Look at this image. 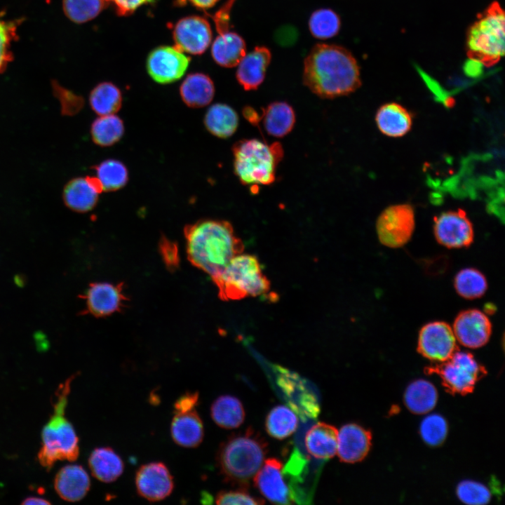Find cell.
Segmentation results:
<instances>
[{
	"label": "cell",
	"mask_w": 505,
	"mask_h": 505,
	"mask_svg": "<svg viewBox=\"0 0 505 505\" xmlns=\"http://www.w3.org/2000/svg\"><path fill=\"white\" fill-rule=\"evenodd\" d=\"M260 121L268 135L283 137L293 129L295 113L292 107L286 102L276 101L262 109Z\"/></svg>",
	"instance_id": "obj_27"
},
{
	"label": "cell",
	"mask_w": 505,
	"mask_h": 505,
	"mask_svg": "<svg viewBox=\"0 0 505 505\" xmlns=\"http://www.w3.org/2000/svg\"><path fill=\"white\" fill-rule=\"evenodd\" d=\"M175 46L184 53H203L212 41V29L208 21L201 16L189 15L180 19L174 25Z\"/></svg>",
	"instance_id": "obj_13"
},
{
	"label": "cell",
	"mask_w": 505,
	"mask_h": 505,
	"mask_svg": "<svg viewBox=\"0 0 505 505\" xmlns=\"http://www.w3.org/2000/svg\"><path fill=\"white\" fill-rule=\"evenodd\" d=\"M88 466L94 477L103 483H112L123 473L121 457L109 447L95 448L88 458Z\"/></svg>",
	"instance_id": "obj_28"
},
{
	"label": "cell",
	"mask_w": 505,
	"mask_h": 505,
	"mask_svg": "<svg viewBox=\"0 0 505 505\" xmlns=\"http://www.w3.org/2000/svg\"><path fill=\"white\" fill-rule=\"evenodd\" d=\"M433 234L437 242L447 248L469 247L474 238L472 222L460 208L443 212L435 217Z\"/></svg>",
	"instance_id": "obj_10"
},
{
	"label": "cell",
	"mask_w": 505,
	"mask_h": 505,
	"mask_svg": "<svg viewBox=\"0 0 505 505\" xmlns=\"http://www.w3.org/2000/svg\"><path fill=\"white\" fill-rule=\"evenodd\" d=\"M371 432L361 426L350 423L338 431L337 452L339 459L345 463L362 461L372 446Z\"/></svg>",
	"instance_id": "obj_17"
},
{
	"label": "cell",
	"mask_w": 505,
	"mask_h": 505,
	"mask_svg": "<svg viewBox=\"0 0 505 505\" xmlns=\"http://www.w3.org/2000/svg\"><path fill=\"white\" fill-rule=\"evenodd\" d=\"M457 496L468 505H485L491 500V493L484 485L473 480H464L457 487Z\"/></svg>",
	"instance_id": "obj_41"
},
{
	"label": "cell",
	"mask_w": 505,
	"mask_h": 505,
	"mask_svg": "<svg viewBox=\"0 0 505 505\" xmlns=\"http://www.w3.org/2000/svg\"><path fill=\"white\" fill-rule=\"evenodd\" d=\"M96 177L104 191H114L123 188L128 181V171L121 161L106 159L95 167Z\"/></svg>",
	"instance_id": "obj_35"
},
{
	"label": "cell",
	"mask_w": 505,
	"mask_h": 505,
	"mask_svg": "<svg viewBox=\"0 0 505 505\" xmlns=\"http://www.w3.org/2000/svg\"><path fill=\"white\" fill-rule=\"evenodd\" d=\"M123 133V122L115 114L100 116L90 127L92 140L100 147L114 145L121 139Z\"/></svg>",
	"instance_id": "obj_34"
},
{
	"label": "cell",
	"mask_w": 505,
	"mask_h": 505,
	"mask_svg": "<svg viewBox=\"0 0 505 505\" xmlns=\"http://www.w3.org/2000/svg\"><path fill=\"white\" fill-rule=\"evenodd\" d=\"M217 504H262L264 501L250 494L246 490H224L220 492L216 497Z\"/></svg>",
	"instance_id": "obj_42"
},
{
	"label": "cell",
	"mask_w": 505,
	"mask_h": 505,
	"mask_svg": "<svg viewBox=\"0 0 505 505\" xmlns=\"http://www.w3.org/2000/svg\"><path fill=\"white\" fill-rule=\"evenodd\" d=\"M184 104L191 108H201L209 105L215 95L214 83L206 74L195 72L186 76L180 87Z\"/></svg>",
	"instance_id": "obj_26"
},
{
	"label": "cell",
	"mask_w": 505,
	"mask_h": 505,
	"mask_svg": "<svg viewBox=\"0 0 505 505\" xmlns=\"http://www.w3.org/2000/svg\"><path fill=\"white\" fill-rule=\"evenodd\" d=\"M218 35L213 42L211 55L214 61L222 67L237 66L246 53L243 39L228 29L217 31Z\"/></svg>",
	"instance_id": "obj_24"
},
{
	"label": "cell",
	"mask_w": 505,
	"mask_h": 505,
	"mask_svg": "<svg viewBox=\"0 0 505 505\" xmlns=\"http://www.w3.org/2000/svg\"><path fill=\"white\" fill-rule=\"evenodd\" d=\"M283 464L276 458L264 461L256 473L254 483L261 494L269 501L281 504L291 503L288 488L282 475Z\"/></svg>",
	"instance_id": "obj_16"
},
{
	"label": "cell",
	"mask_w": 505,
	"mask_h": 505,
	"mask_svg": "<svg viewBox=\"0 0 505 505\" xmlns=\"http://www.w3.org/2000/svg\"><path fill=\"white\" fill-rule=\"evenodd\" d=\"M425 372L438 375L449 393L460 395L471 393L477 382L487 374L471 353L459 350L448 360L426 368Z\"/></svg>",
	"instance_id": "obj_8"
},
{
	"label": "cell",
	"mask_w": 505,
	"mask_h": 505,
	"mask_svg": "<svg viewBox=\"0 0 505 505\" xmlns=\"http://www.w3.org/2000/svg\"><path fill=\"white\" fill-rule=\"evenodd\" d=\"M454 286L456 292L463 298L474 299L482 297L487 289L485 276L479 270L466 268L455 276Z\"/></svg>",
	"instance_id": "obj_36"
},
{
	"label": "cell",
	"mask_w": 505,
	"mask_h": 505,
	"mask_svg": "<svg viewBox=\"0 0 505 505\" xmlns=\"http://www.w3.org/2000/svg\"><path fill=\"white\" fill-rule=\"evenodd\" d=\"M203 123L210 134L225 139L232 136L236 131L239 117L237 112L229 105L215 103L208 109Z\"/></svg>",
	"instance_id": "obj_29"
},
{
	"label": "cell",
	"mask_w": 505,
	"mask_h": 505,
	"mask_svg": "<svg viewBox=\"0 0 505 505\" xmlns=\"http://www.w3.org/2000/svg\"><path fill=\"white\" fill-rule=\"evenodd\" d=\"M438 400L436 387L429 381L417 379L410 383L404 394L407 408L416 415H423L434 408Z\"/></svg>",
	"instance_id": "obj_31"
},
{
	"label": "cell",
	"mask_w": 505,
	"mask_h": 505,
	"mask_svg": "<svg viewBox=\"0 0 505 505\" xmlns=\"http://www.w3.org/2000/svg\"><path fill=\"white\" fill-rule=\"evenodd\" d=\"M212 278L219 297L225 301L264 295L270 291V282L254 255H237Z\"/></svg>",
	"instance_id": "obj_7"
},
{
	"label": "cell",
	"mask_w": 505,
	"mask_h": 505,
	"mask_svg": "<svg viewBox=\"0 0 505 505\" xmlns=\"http://www.w3.org/2000/svg\"><path fill=\"white\" fill-rule=\"evenodd\" d=\"M108 6H112L118 15L128 16L140 7L153 4L156 0H105Z\"/></svg>",
	"instance_id": "obj_43"
},
{
	"label": "cell",
	"mask_w": 505,
	"mask_h": 505,
	"mask_svg": "<svg viewBox=\"0 0 505 505\" xmlns=\"http://www.w3.org/2000/svg\"><path fill=\"white\" fill-rule=\"evenodd\" d=\"M107 6L105 0H62L65 15L78 24L94 19Z\"/></svg>",
	"instance_id": "obj_37"
},
{
	"label": "cell",
	"mask_w": 505,
	"mask_h": 505,
	"mask_svg": "<svg viewBox=\"0 0 505 505\" xmlns=\"http://www.w3.org/2000/svg\"><path fill=\"white\" fill-rule=\"evenodd\" d=\"M57 494L67 501L82 499L90 487V480L87 471L79 464H69L61 468L54 479Z\"/></svg>",
	"instance_id": "obj_21"
},
{
	"label": "cell",
	"mask_w": 505,
	"mask_h": 505,
	"mask_svg": "<svg viewBox=\"0 0 505 505\" xmlns=\"http://www.w3.org/2000/svg\"><path fill=\"white\" fill-rule=\"evenodd\" d=\"M135 481L137 494L152 502L166 499L174 489L173 477L161 462L142 465L136 471Z\"/></svg>",
	"instance_id": "obj_14"
},
{
	"label": "cell",
	"mask_w": 505,
	"mask_h": 505,
	"mask_svg": "<svg viewBox=\"0 0 505 505\" xmlns=\"http://www.w3.org/2000/svg\"><path fill=\"white\" fill-rule=\"evenodd\" d=\"M50 502L47 499L39 497H28L22 501V504H50Z\"/></svg>",
	"instance_id": "obj_47"
},
{
	"label": "cell",
	"mask_w": 505,
	"mask_h": 505,
	"mask_svg": "<svg viewBox=\"0 0 505 505\" xmlns=\"http://www.w3.org/2000/svg\"><path fill=\"white\" fill-rule=\"evenodd\" d=\"M412 115L405 107L391 102L381 105L375 114V122L379 130L390 137H400L412 128Z\"/></svg>",
	"instance_id": "obj_22"
},
{
	"label": "cell",
	"mask_w": 505,
	"mask_h": 505,
	"mask_svg": "<svg viewBox=\"0 0 505 505\" xmlns=\"http://www.w3.org/2000/svg\"><path fill=\"white\" fill-rule=\"evenodd\" d=\"M184 234L189 261L212 278L244 250L243 241L225 220H199L187 225Z\"/></svg>",
	"instance_id": "obj_2"
},
{
	"label": "cell",
	"mask_w": 505,
	"mask_h": 505,
	"mask_svg": "<svg viewBox=\"0 0 505 505\" xmlns=\"http://www.w3.org/2000/svg\"><path fill=\"white\" fill-rule=\"evenodd\" d=\"M189 61L190 58L175 46H160L148 55L146 67L154 81L168 84L183 76Z\"/></svg>",
	"instance_id": "obj_12"
},
{
	"label": "cell",
	"mask_w": 505,
	"mask_h": 505,
	"mask_svg": "<svg viewBox=\"0 0 505 505\" xmlns=\"http://www.w3.org/2000/svg\"><path fill=\"white\" fill-rule=\"evenodd\" d=\"M122 93L114 83L105 81L91 90L89 102L92 109L100 116L114 114L122 105Z\"/></svg>",
	"instance_id": "obj_32"
},
{
	"label": "cell",
	"mask_w": 505,
	"mask_h": 505,
	"mask_svg": "<svg viewBox=\"0 0 505 505\" xmlns=\"http://www.w3.org/2000/svg\"><path fill=\"white\" fill-rule=\"evenodd\" d=\"M243 114L245 119L252 125H257L260 121V115L251 107H245L243 109Z\"/></svg>",
	"instance_id": "obj_45"
},
{
	"label": "cell",
	"mask_w": 505,
	"mask_h": 505,
	"mask_svg": "<svg viewBox=\"0 0 505 505\" xmlns=\"http://www.w3.org/2000/svg\"><path fill=\"white\" fill-rule=\"evenodd\" d=\"M199 399L198 393L189 391L182 394L174 403V413L182 412L195 409Z\"/></svg>",
	"instance_id": "obj_44"
},
{
	"label": "cell",
	"mask_w": 505,
	"mask_h": 505,
	"mask_svg": "<svg viewBox=\"0 0 505 505\" xmlns=\"http://www.w3.org/2000/svg\"><path fill=\"white\" fill-rule=\"evenodd\" d=\"M73 378H68L56 390L53 412L41 431L42 445L37 457L40 464L48 471L58 461H75L79 455V437L65 416Z\"/></svg>",
	"instance_id": "obj_4"
},
{
	"label": "cell",
	"mask_w": 505,
	"mask_h": 505,
	"mask_svg": "<svg viewBox=\"0 0 505 505\" xmlns=\"http://www.w3.org/2000/svg\"><path fill=\"white\" fill-rule=\"evenodd\" d=\"M283 153L278 142L268 144L255 138L241 140L232 147L234 173L241 183L249 187L254 194L260 186L275 182Z\"/></svg>",
	"instance_id": "obj_5"
},
{
	"label": "cell",
	"mask_w": 505,
	"mask_h": 505,
	"mask_svg": "<svg viewBox=\"0 0 505 505\" xmlns=\"http://www.w3.org/2000/svg\"><path fill=\"white\" fill-rule=\"evenodd\" d=\"M419 432L425 443L436 447L445 441L448 432V425L443 417L433 414L422 420Z\"/></svg>",
	"instance_id": "obj_40"
},
{
	"label": "cell",
	"mask_w": 505,
	"mask_h": 505,
	"mask_svg": "<svg viewBox=\"0 0 505 505\" xmlns=\"http://www.w3.org/2000/svg\"><path fill=\"white\" fill-rule=\"evenodd\" d=\"M298 418L296 414L285 405H277L268 413L265 419L267 433L276 439H284L297 429Z\"/></svg>",
	"instance_id": "obj_33"
},
{
	"label": "cell",
	"mask_w": 505,
	"mask_h": 505,
	"mask_svg": "<svg viewBox=\"0 0 505 505\" xmlns=\"http://www.w3.org/2000/svg\"><path fill=\"white\" fill-rule=\"evenodd\" d=\"M340 25L339 15L330 8L315 11L309 20V29L311 34L318 39L333 37L339 32Z\"/></svg>",
	"instance_id": "obj_38"
},
{
	"label": "cell",
	"mask_w": 505,
	"mask_h": 505,
	"mask_svg": "<svg viewBox=\"0 0 505 505\" xmlns=\"http://www.w3.org/2000/svg\"><path fill=\"white\" fill-rule=\"evenodd\" d=\"M22 18L6 20L0 18V74L13 60L11 44L18 39L17 30Z\"/></svg>",
	"instance_id": "obj_39"
},
{
	"label": "cell",
	"mask_w": 505,
	"mask_h": 505,
	"mask_svg": "<svg viewBox=\"0 0 505 505\" xmlns=\"http://www.w3.org/2000/svg\"><path fill=\"white\" fill-rule=\"evenodd\" d=\"M455 338L462 345L477 349L486 344L492 334V323L483 311L470 309L462 311L452 328Z\"/></svg>",
	"instance_id": "obj_15"
},
{
	"label": "cell",
	"mask_w": 505,
	"mask_h": 505,
	"mask_svg": "<svg viewBox=\"0 0 505 505\" xmlns=\"http://www.w3.org/2000/svg\"><path fill=\"white\" fill-rule=\"evenodd\" d=\"M271 59V51L264 46H257L245 53L236 73L237 81L245 90H256L262 83Z\"/></svg>",
	"instance_id": "obj_20"
},
{
	"label": "cell",
	"mask_w": 505,
	"mask_h": 505,
	"mask_svg": "<svg viewBox=\"0 0 505 505\" xmlns=\"http://www.w3.org/2000/svg\"><path fill=\"white\" fill-rule=\"evenodd\" d=\"M102 191V185L95 176L76 177L65 185L63 201L72 210L86 213L95 208Z\"/></svg>",
	"instance_id": "obj_18"
},
{
	"label": "cell",
	"mask_w": 505,
	"mask_h": 505,
	"mask_svg": "<svg viewBox=\"0 0 505 505\" xmlns=\"http://www.w3.org/2000/svg\"><path fill=\"white\" fill-rule=\"evenodd\" d=\"M83 297L88 311L99 317L118 311L125 300L121 287L107 282L90 284Z\"/></svg>",
	"instance_id": "obj_19"
},
{
	"label": "cell",
	"mask_w": 505,
	"mask_h": 505,
	"mask_svg": "<svg viewBox=\"0 0 505 505\" xmlns=\"http://www.w3.org/2000/svg\"><path fill=\"white\" fill-rule=\"evenodd\" d=\"M505 15L497 1L478 15L466 34L469 59L486 67L497 64L504 55Z\"/></svg>",
	"instance_id": "obj_6"
},
{
	"label": "cell",
	"mask_w": 505,
	"mask_h": 505,
	"mask_svg": "<svg viewBox=\"0 0 505 505\" xmlns=\"http://www.w3.org/2000/svg\"><path fill=\"white\" fill-rule=\"evenodd\" d=\"M185 2H189L194 6L206 10L213 7L220 0H180Z\"/></svg>",
	"instance_id": "obj_46"
},
{
	"label": "cell",
	"mask_w": 505,
	"mask_h": 505,
	"mask_svg": "<svg viewBox=\"0 0 505 505\" xmlns=\"http://www.w3.org/2000/svg\"><path fill=\"white\" fill-rule=\"evenodd\" d=\"M303 83L315 95L332 99L349 95L361 86L357 61L344 47L314 46L304 61Z\"/></svg>",
	"instance_id": "obj_1"
},
{
	"label": "cell",
	"mask_w": 505,
	"mask_h": 505,
	"mask_svg": "<svg viewBox=\"0 0 505 505\" xmlns=\"http://www.w3.org/2000/svg\"><path fill=\"white\" fill-rule=\"evenodd\" d=\"M210 415L217 426L231 429L243 424L245 419V410L238 398L231 395H222L212 403Z\"/></svg>",
	"instance_id": "obj_30"
},
{
	"label": "cell",
	"mask_w": 505,
	"mask_h": 505,
	"mask_svg": "<svg viewBox=\"0 0 505 505\" xmlns=\"http://www.w3.org/2000/svg\"><path fill=\"white\" fill-rule=\"evenodd\" d=\"M459 350L452 328L443 321H433L420 330L417 351L424 358L437 363L448 360Z\"/></svg>",
	"instance_id": "obj_11"
},
{
	"label": "cell",
	"mask_w": 505,
	"mask_h": 505,
	"mask_svg": "<svg viewBox=\"0 0 505 505\" xmlns=\"http://www.w3.org/2000/svg\"><path fill=\"white\" fill-rule=\"evenodd\" d=\"M267 443L253 429L229 436L222 443L217 463L226 482L245 485L262 466Z\"/></svg>",
	"instance_id": "obj_3"
},
{
	"label": "cell",
	"mask_w": 505,
	"mask_h": 505,
	"mask_svg": "<svg viewBox=\"0 0 505 505\" xmlns=\"http://www.w3.org/2000/svg\"><path fill=\"white\" fill-rule=\"evenodd\" d=\"M170 435L173 441L184 447H196L203 441L204 428L196 409L174 413Z\"/></svg>",
	"instance_id": "obj_23"
},
{
	"label": "cell",
	"mask_w": 505,
	"mask_h": 505,
	"mask_svg": "<svg viewBox=\"0 0 505 505\" xmlns=\"http://www.w3.org/2000/svg\"><path fill=\"white\" fill-rule=\"evenodd\" d=\"M338 430L332 425L319 422L314 425L304 438L308 453L317 459H327L337 453Z\"/></svg>",
	"instance_id": "obj_25"
},
{
	"label": "cell",
	"mask_w": 505,
	"mask_h": 505,
	"mask_svg": "<svg viewBox=\"0 0 505 505\" xmlns=\"http://www.w3.org/2000/svg\"><path fill=\"white\" fill-rule=\"evenodd\" d=\"M415 227V210L408 203L386 207L376 221V232L379 242L391 248L405 245L411 239Z\"/></svg>",
	"instance_id": "obj_9"
}]
</instances>
